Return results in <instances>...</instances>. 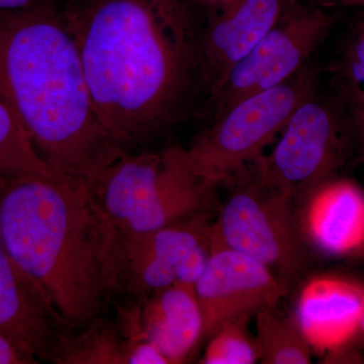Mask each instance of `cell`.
Here are the masks:
<instances>
[{
    "mask_svg": "<svg viewBox=\"0 0 364 364\" xmlns=\"http://www.w3.org/2000/svg\"><path fill=\"white\" fill-rule=\"evenodd\" d=\"M62 13L117 145L129 152L176 123L200 88L196 0H74Z\"/></svg>",
    "mask_w": 364,
    "mask_h": 364,
    "instance_id": "6da1fadb",
    "label": "cell"
},
{
    "mask_svg": "<svg viewBox=\"0 0 364 364\" xmlns=\"http://www.w3.org/2000/svg\"><path fill=\"white\" fill-rule=\"evenodd\" d=\"M0 98L60 176L87 183L128 152L98 117L55 0L0 13Z\"/></svg>",
    "mask_w": 364,
    "mask_h": 364,
    "instance_id": "7a4b0ae2",
    "label": "cell"
},
{
    "mask_svg": "<svg viewBox=\"0 0 364 364\" xmlns=\"http://www.w3.org/2000/svg\"><path fill=\"white\" fill-rule=\"evenodd\" d=\"M0 238L69 327L102 317L114 294L112 233L85 181L0 176Z\"/></svg>",
    "mask_w": 364,
    "mask_h": 364,
    "instance_id": "3957f363",
    "label": "cell"
},
{
    "mask_svg": "<svg viewBox=\"0 0 364 364\" xmlns=\"http://www.w3.org/2000/svg\"><path fill=\"white\" fill-rule=\"evenodd\" d=\"M86 188L114 234L154 231L202 212L213 188L193 173L186 149L126 152Z\"/></svg>",
    "mask_w": 364,
    "mask_h": 364,
    "instance_id": "277c9868",
    "label": "cell"
},
{
    "mask_svg": "<svg viewBox=\"0 0 364 364\" xmlns=\"http://www.w3.org/2000/svg\"><path fill=\"white\" fill-rule=\"evenodd\" d=\"M231 183L233 188L210 226V248L245 254L291 287L310 262L296 205L263 181L252 164Z\"/></svg>",
    "mask_w": 364,
    "mask_h": 364,
    "instance_id": "5b68a950",
    "label": "cell"
},
{
    "mask_svg": "<svg viewBox=\"0 0 364 364\" xmlns=\"http://www.w3.org/2000/svg\"><path fill=\"white\" fill-rule=\"evenodd\" d=\"M315 78L313 69L306 65L286 82L244 98L215 119L186 149L193 173L212 188L233 181L259 159L294 111L314 95Z\"/></svg>",
    "mask_w": 364,
    "mask_h": 364,
    "instance_id": "8992f818",
    "label": "cell"
},
{
    "mask_svg": "<svg viewBox=\"0 0 364 364\" xmlns=\"http://www.w3.org/2000/svg\"><path fill=\"white\" fill-rule=\"evenodd\" d=\"M344 124L339 109L312 95L294 111L272 152L252 163L254 169L299 205L338 167Z\"/></svg>",
    "mask_w": 364,
    "mask_h": 364,
    "instance_id": "52a82bcc",
    "label": "cell"
},
{
    "mask_svg": "<svg viewBox=\"0 0 364 364\" xmlns=\"http://www.w3.org/2000/svg\"><path fill=\"white\" fill-rule=\"evenodd\" d=\"M334 16L301 9L280 18L269 33L230 70L210 95L217 119L244 98L286 82L306 65L331 31Z\"/></svg>",
    "mask_w": 364,
    "mask_h": 364,
    "instance_id": "ba28073f",
    "label": "cell"
},
{
    "mask_svg": "<svg viewBox=\"0 0 364 364\" xmlns=\"http://www.w3.org/2000/svg\"><path fill=\"white\" fill-rule=\"evenodd\" d=\"M289 284L245 254L210 248L195 291L203 317V338L224 323L272 308L289 294Z\"/></svg>",
    "mask_w": 364,
    "mask_h": 364,
    "instance_id": "9c48e42d",
    "label": "cell"
},
{
    "mask_svg": "<svg viewBox=\"0 0 364 364\" xmlns=\"http://www.w3.org/2000/svg\"><path fill=\"white\" fill-rule=\"evenodd\" d=\"M69 329L43 289L16 265L0 238V332L39 360L54 361Z\"/></svg>",
    "mask_w": 364,
    "mask_h": 364,
    "instance_id": "30bf717a",
    "label": "cell"
},
{
    "mask_svg": "<svg viewBox=\"0 0 364 364\" xmlns=\"http://www.w3.org/2000/svg\"><path fill=\"white\" fill-rule=\"evenodd\" d=\"M226 2L203 28L200 88L210 95L279 23L284 11V0Z\"/></svg>",
    "mask_w": 364,
    "mask_h": 364,
    "instance_id": "8fae6325",
    "label": "cell"
},
{
    "mask_svg": "<svg viewBox=\"0 0 364 364\" xmlns=\"http://www.w3.org/2000/svg\"><path fill=\"white\" fill-rule=\"evenodd\" d=\"M119 316V327L130 339L156 345L169 363L186 360L203 339V317L195 287L176 284L136 301Z\"/></svg>",
    "mask_w": 364,
    "mask_h": 364,
    "instance_id": "7c38bea8",
    "label": "cell"
},
{
    "mask_svg": "<svg viewBox=\"0 0 364 364\" xmlns=\"http://www.w3.org/2000/svg\"><path fill=\"white\" fill-rule=\"evenodd\" d=\"M363 313L364 287L324 275L306 282L294 318L311 348L334 351L358 335Z\"/></svg>",
    "mask_w": 364,
    "mask_h": 364,
    "instance_id": "4fadbf2b",
    "label": "cell"
},
{
    "mask_svg": "<svg viewBox=\"0 0 364 364\" xmlns=\"http://www.w3.org/2000/svg\"><path fill=\"white\" fill-rule=\"evenodd\" d=\"M309 247L330 255L364 248V193L349 181H329L296 205Z\"/></svg>",
    "mask_w": 364,
    "mask_h": 364,
    "instance_id": "5bb4252c",
    "label": "cell"
},
{
    "mask_svg": "<svg viewBox=\"0 0 364 364\" xmlns=\"http://www.w3.org/2000/svg\"><path fill=\"white\" fill-rule=\"evenodd\" d=\"M210 226L207 214L198 212L154 231L112 234L126 247L176 273L177 284L195 287L210 257Z\"/></svg>",
    "mask_w": 364,
    "mask_h": 364,
    "instance_id": "9a60e30c",
    "label": "cell"
},
{
    "mask_svg": "<svg viewBox=\"0 0 364 364\" xmlns=\"http://www.w3.org/2000/svg\"><path fill=\"white\" fill-rule=\"evenodd\" d=\"M333 73L340 112L364 154V14L345 40Z\"/></svg>",
    "mask_w": 364,
    "mask_h": 364,
    "instance_id": "2e32d148",
    "label": "cell"
},
{
    "mask_svg": "<svg viewBox=\"0 0 364 364\" xmlns=\"http://www.w3.org/2000/svg\"><path fill=\"white\" fill-rule=\"evenodd\" d=\"M102 320L100 317L82 327L72 328L54 363L128 364L132 340L119 325Z\"/></svg>",
    "mask_w": 364,
    "mask_h": 364,
    "instance_id": "e0dca14e",
    "label": "cell"
},
{
    "mask_svg": "<svg viewBox=\"0 0 364 364\" xmlns=\"http://www.w3.org/2000/svg\"><path fill=\"white\" fill-rule=\"evenodd\" d=\"M273 308L256 314V341L263 364L311 363V346L296 318L284 317Z\"/></svg>",
    "mask_w": 364,
    "mask_h": 364,
    "instance_id": "ac0fdd59",
    "label": "cell"
},
{
    "mask_svg": "<svg viewBox=\"0 0 364 364\" xmlns=\"http://www.w3.org/2000/svg\"><path fill=\"white\" fill-rule=\"evenodd\" d=\"M55 173L36 150L11 109L0 98V176Z\"/></svg>",
    "mask_w": 364,
    "mask_h": 364,
    "instance_id": "d6986e66",
    "label": "cell"
},
{
    "mask_svg": "<svg viewBox=\"0 0 364 364\" xmlns=\"http://www.w3.org/2000/svg\"><path fill=\"white\" fill-rule=\"evenodd\" d=\"M249 318H235L220 326L210 337L202 363L253 364L260 360L255 337L247 329Z\"/></svg>",
    "mask_w": 364,
    "mask_h": 364,
    "instance_id": "ffe728a7",
    "label": "cell"
},
{
    "mask_svg": "<svg viewBox=\"0 0 364 364\" xmlns=\"http://www.w3.org/2000/svg\"><path fill=\"white\" fill-rule=\"evenodd\" d=\"M156 345L146 339H132L128 364H168Z\"/></svg>",
    "mask_w": 364,
    "mask_h": 364,
    "instance_id": "44dd1931",
    "label": "cell"
},
{
    "mask_svg": "<svg viewBox=\"0 0 364 364\" xmlns=\"http://www.w3.org/2000/svg\"><path fill=\"white\" fill-rule=\"evenodd\" d=\"M39 359L20 343L0 332V364L38 363Z\"/></svg>",
    "mask_w": 364,
    "mask_h": 364,
    "instance_id": "7402d4cb",
    "label": "cell"
},
{
    "mask_svg": "<svg viewBox=\"0 0 364 364\" xmlns=\"http://www.w3.org/2000/svg\"><path fill=\"white\" fill-rule=\"evenodd\" d=\"M42 0H0V13L20 11L39 4Z\"/></svg>",
    "mask_w": 364,
    "mask_h": 364,
    "instance_id": "603a6c76",
    "label": "cell"
},
{
    "mask_svg": "<svg viewBox=\"0 0 364 364\" xmlns=\"http://www.w3.org/2000/svg\"><path fill=\"white\" fill-rule=\"evenodd\" d=\"M342 6L359 7L364 11V0H338Z\"/></svg>",
    "mask_w": 364,
    "mask_h": 364,
    "instance_id": "cb8c5ba5",
    "label": "cell"
},
{
    "mask_svg": "<svg viewBox=\"0 0 364 364\" xmlns=\"http://www.w3.org/2000/svg\"><path fill=\"white\" fill-rule=\"evenodd\" d=\"M358 334H360L361 336L364 337V313L363 315V318H361L360 325H359V329Z\"/></svg>",
    "mask_w": 364,
    "mask_h": 364,
    "instance_id": "d4e9b609",
    "label": "cell"
},
{
    "mask_svg": "<svg viewBox=\"0 0 364 364\" xmlns=\"http://www.w3.org/2000/svg\"><path fill=\"white\" fill-rule=\"evenodd\" d=\"M212 1H229V0H212Z\"/></svg>",
    "mask_w": 364,
    "mask_h": 364,
    "instance_id": "484cf974",
    "label": "cell"
}]
</instances>
